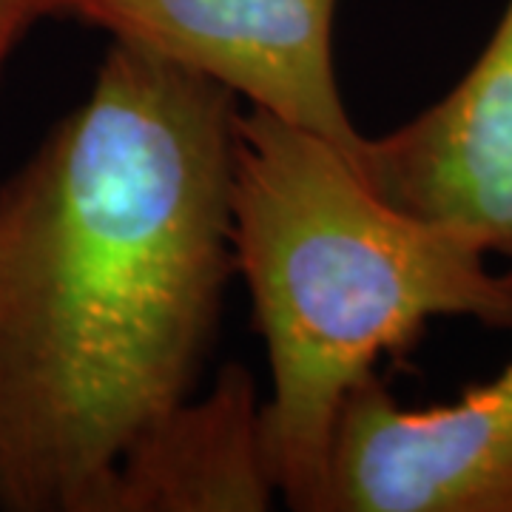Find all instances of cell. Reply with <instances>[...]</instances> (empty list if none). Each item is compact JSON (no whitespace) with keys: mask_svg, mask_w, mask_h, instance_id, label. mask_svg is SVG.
I'll return each mask as SVG.
<instances>
[{"mask_svg":"<svg viewBox=\"0 0 512 512\" xmlns=\"http://www.w3.org/2000/svg\"><path fill=\"white\" fill-rule=\"evenodd\" d=\"M350 160L396 208L512 259V0L450 92Z\"/></svg>","mask_w":512,"mask_h":512,"instance_id":"5","label":"cell"},{"mask_svg":"<svg viewBox=\"0 0 512 512\" xmlns=\"http://www.w3.org/2000/svg\"><path fill=\"white\" fill-rule=\"evenodd\" d=\"M237 111L111 40L0 183V510L106 512L123 453L200 387L237 274Z\"/></svg>","mask_w":512,"mask_h":512,"instance_id":"1","label":"cell"},{"mask_svg":"<svg viewBox=\"0 0 512 512\" xmlns=\"http://www.w3.org/2000/svg\"><path fill=\"white\" fill-rule=\"evenodd\" d=\"M316 512H512V362L441 407H404L376 373L356 384Z\"/></svg>","mask_w":512,"mask_h":512,"instance_id":"4","label":"cell"},{"mask_svg":"<svg viewBox=\"0 0 512 512\" xmlns=\"http://www.w3.org/2000/svg\"><path fill=\"white\" fill-rule=\"evenodd\" d=\"M66 0H0V83L12 55L40 20L60 18Z\"/></svg>","mask_w":512,"mask_h":512,"instance_id":"7","label":"cell"},{"mask_svg":"<svg viewBox=\"0 0 512 512\" xmlns=\"http://www.w3.org/2000/svg\"><path fill=\"white\" fill-rule=\"evenodd\" d=\"M254 373L228 362L128 447L106 512H265L279 501Z\"/></svg>","mask_w":512,"mask_h":512,"instance_id":"6","label":"cell"},{"mask_svg":"<svg viewBox=\"0 0 512 512\" xmlns=\"http://www.w3.org/2000/svg\"><path fill=\"white\" fill-rule=\"evenodd\" d=\"M234 271L271 367L262 404L279 501L316 512L356 384L436 319L512 328V274L470 237L379 197L339 146L248 106L231 165Z\"/></svg>","mask_w":512,"mask_h":512,"instance_id":"2","label":"cell"},{"mask_svg":"<svg viewBox=\"0 0 512 512\" xmlns=\"http://www.w3.org/2000/svg\"><path fill=\"white\" fill-rule=\"evenodd\" d=\"M60 18L202 74L350 157L365 137L336 77V0H66Z\"/></svg>","mask_w":512,"mask_h":512,"instance_id":"3","label":"cell"}]
</instances>
